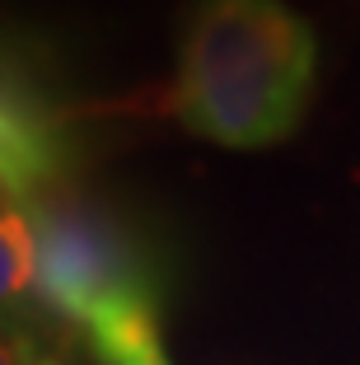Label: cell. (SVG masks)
I'll return each instance as SVG.
<instances>
[{
    "instance_id": "obj_2",
    "label": "cell",
    "mask_w": 360,
    "mask_h": 365,
    "mask_svg": "<svg viewBox=\"0 0 360 365\" xmlns=\"http://www.w3.org/2000/svg\"><path fill=\"white\" fill-rule=\"evenodd\" d=\"M33 220V281L38 304L75 333L127 300H155L145 253L103 206L85 202L66 182L29 202Z\"/></svg>"
},
{
    "instance_id": "obj_1",
    "label": "cell",
    "mask_w": 360,
    "mask_h": 365,
    "mask_svg": "<svg viewBox=\"0 0 360 365\" xmlns=\"http://www.w3.org/2000/svg\"><path fill=\"white\" fill-rule=\"evenodd\" d=\"M314 66V29L281 0H192L169 113L215 145L262 150L299 127Z\"/></svg>"
},
{
    "instance_id": "obj_5",
    "label": "cell",
    "mask_w": 360,
    "mask_h": 365,
    "mask_svg": "<svg viewBox=\"0 0 360 365\" xmlns=\"http://www.w3.org/2000/svg\"><path fill=\"white\" fill-rule=\"evenodd\" d=\"M0 365H56V361L43 351V342H38L33 328L0 323Z\"/></svg>"
},
{
    "instance_id": "obj_3",
    "label": "cell",
    "mask_w": 360,
    "mask_h": 365,
    "mask_svg": "<svg viewBox=\"0 0 360 365\" xmlns=\"http://www.w3.org/2000/svg\"><path fill=\"white\" fill-rule=\"evenodd\" d=\"M66 182V131L19 66L0 56V187L33 202Z\"/></svg>"
},
{
    "instance_id": "obj_4",
    "label": "cell",
    "mask_w": 360,
    "mask_h": 365,
    "mask_svg": "<svg viewBox=\"0 0 360 365\" xmlns=\"http://www.w3.org/2000/svg\"><path fill=\"white\" fill-rule=\"evenodd\" d=\"M33 309H38V281H33L29 202L0 187V323L29 328Z\"/></svg>"
}]
</instances>
